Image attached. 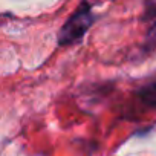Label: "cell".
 I'll use <instances>...</instances> for the list:
<instances>
[{
	"instance_id": "cell-2",
	"label": "cell",
	"mask_w": 156,
	"mask_h": 156,
	"mask_svg": "<svg viewBox=\"0 0 156 156\" xmlns=\"http://www.w3.org/2000/svg\"><path fill=\"white\" fill-rule=\"evenodd\" d=\"M139 97L147 106L156 107V84H150V86H145L144 89H141Z\"/></svg>"
},
{
	"instance_id": "cell-1",
	"label": "cell",
	"mask_w": 156,
	"mask_h": 156,
	"mask_svg": "<svg viewBox=\"0 0 156 156\" xmlns=\"http://www.w3.org/2000/svg\"><path fill=\"white\" fill-rule=\"evenodd\" d=\"M94 16L90 11L89 3H81L78 9L69 17V20L63 25V28L58 32V44L60 46H69L80 40L92 26Z\"/></svg>"
},
{
	"instance_id": "cell-3",
	"label": "cell",
	"mask_w": 156,
	"mask_h": 156,
	"mask_svg": "<svg viewBox=\"0 0 156 156\" xmlns=\"http://www.w3.org/2000/svg\"><path fill=\"white\" fill-rule=\"evenodd\" d=\"M147 43L151 49H156V22L150 26L148 34H147Z\"/></svg>"
}]
</instances>
